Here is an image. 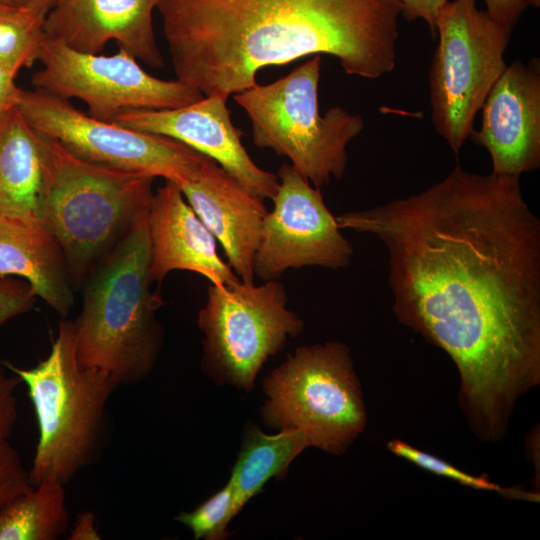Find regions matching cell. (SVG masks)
Instances as JSON below:
<instances>
[{
	"mask_svg": "<svg viewBox=\"0 0 540 540\" xmlns=\"http://www.w3.org/2000/svg\"><path fill=\"white\" fill-rule=\"evenodd\" d=\"M46 15L27 5L0 14V63L21 70L38 62Z\"/></svg>",
	"mask_w": 540,
	"mask_h": 540,
	"instance_id": "22",
	"label": "cell"
},
{
	"mask_svg": "<svg viewBox=\"0 0 540 540\" xmlns=\"http://www.w3.org/2000/svg\"><path fill=\"white\" fill-rule=\"evenodd\" d=\"M33 486L17 451L8 441L0 444V509Z\"/></svg>",
	"mask_w": 540,
	"mask_h": 540,
	"instance_id": "25",
	"label": "cell"
},
{
	"mask_svg": "<svg viewBox=\"0 0 540 540\" xmlns=\"http://www.w3.org/2000/svg\"><path fill=\"white\" fill-rule=\"evenodd\" d=\"M234 516V491L229 480L199 507L181 512L176 519L193 532L195 539L219 540L229 535L226 529Z\"/></svg>",
	"mask_w": 540,
	"mask_h": 540,
	"instance_id": "24",
	"label": "cell"
},
{
	"mask_svg": "<svg viewBox=\"0 0 540 540\" xmlns=\"http://www.w3.org/2000/svg\"><path fill=\"white\" fill-rule=\"evenodd\" d=\"M38 62L42 68L32 76L35 89L88 107V114L112 121L133 110L174 109L204 96L179 80H163L147 73L138 60L119 48L112 55L75 50L45 34Z\"/></svg>",
	"mask_w": 540,
	"mask_h": 540,
	"instance_id": "11",
	"label": "cell"
},
{
	"mask_svg": "<svg viewBox=\"0 0 540 540\" xmlns=\"http://www.w3.org/2000/svg\"><path fill=\"white\" fill-rule=\"evenodd\" d=\"M470 137L490 155L493 174L521 177L540 167V61L507 65L482 107Z\"/></svg>",
	"mask_w": 540,
	"mask_h": 540,
	"instance_id": "14",
	"label": "cell"
},
{
	"mask_svg": "<svg viewBox=\"0 0 540 540\" xmlns=\"http://www.w3.org/2000/svg\"><path fill=\"white\" fill-rule=\"evenodd\" d=\"M159 0H58L45 17L47 37L87 53H100L114 41L137 60L163 66L154 29Z\"/></svg>",
	"mask_w": 540,
	"mask_h": 540,
	"instance_id": "15",
	"label": "cell"
},
{
	"mask_svg": "<svg viewBox=\"0 0 540 540\" xmlns=\"http://www.w3.org/2000/svg\"><path fill=\"white\" fill-rule=\"evenodd\" d=\"M477 0L447 1L435 26L439 42L429 71L432 124L458 154L474 120L507 64L512 31L495 22Z\"/></svg>",
	"mask_w": 540,
	"mask_h": 540,
	"instance_id": "8",
	"label": "cell"
},
{
	"mask_svg": "<svg viewBox=\"0 0 540 540\" xmlns=\"http://www.w3.org/2000/svg\"><path fill=\"white\" fill-rule=\"evenodd\" d=\"M42 177L39 134L16 108L0 126V216L36 218Z\"/></svg>",
	"mask_w": 540,
	"mask_h": 540,
	"instance_id": "19",
	"label": "cell"
},
{
	"mask_svg": "<svg viewBox=\"0 0 540 540\" xmlns=\"http://www.w3.org/2000/svg\"><path fill=\"white\" fill-rule=\"evenodd\" d=\"M387 449L394 455L401 457L426 471L449 478L461 485L477 490L499 492L504 497L508 498L534 502L539 501V494L525 492L519 489L502 488L485 477L469 474L453 464H450L433 454L421 451L402 440L394 439L389 441Z\"/></svg>",
	"mask_w": 540,
	"mask_h": 540,
	"instance_id": "23",
	"label": "cell"
},
{
	"mask_svg": "<svg viewBox=\"0 0 540 540\" xmlns=\"http://www.w3.org/2000/svg\"><path fill=\"white\" fill-rule=\"evenodd\" d=\"M402 14L407 20L421 19L426 22L433 38L436 37V18L448 0H399Z\"/></svg>",
	"mask_w": 540,
	"mask_h": 540,
	"instance_id": "30",
	"label": "cell"
},
{
	"mask_svg": "<svg viewBox=\"0 0 540 540\" xmlns=\"http://www.w3.org/2000/svg\"><path fill=\"white\" fill-rule=\"evenodd\" d=\"M19 70L0 63V126L18 108L22 88L15 79Z\"/></svg>",
	"mask_w": 540,
	"mask_h": 540,
	"instance_id": "29",
	"label": "cell"
},
{
	"mask_svg": "<svg viewBox=\"0 0 540 540\" xmlns=\"http://www.w3.org/2000/svg\"><path fill=\"white\" fill-rule=\"evenodd\" d=\"M70 540H99L100 534L95 526V515L91 511L81 512L71 529Z\"/></svg>",
	"mask_w": 540,
	"mask_h": 540,
	"instance_id": "31",
	"label": "cell"
},
{
	"mask_svg": "<svg viewBox=\"0 0 540 540\" xmlns=\"http://www.w3.org/2000/svg\"><path fill=\"white\" fill-rule=\"evenodd\" d=\"M264 391L268 427L296 429L331 454L344 453L365 429L361 386L342 342L297 348L265 379Z\"/></svg>",
	"mask_w": 540,
	"mask_h": 540,
	"instance_id": "7",
	"label": "cell"
},
{
	"mask_svg": "<svg viewBox=\"0 0 540 540\" xmlns=\"http://www.w3.org/2000/svg\"><path fill=\"white\" fill-rule=\"evenodd\" d=\"M484 2L487 14L510 31L527 8L540 5V0H484Z\"/></svg>",
	"mask_w": 540,
	"mask_h": 540,
	"instance_id": "28",
	"label": "cell"
},
{
	"mask_svg": "<svg viewBox=\"0 0 540 540\" xmlns=\"http://www.w3.org/2000/svg\"><path fill=\"white\" fill-rule=\"evenodd\" d=\"M320 71L314 55L274 82L234 94L251 121L253 143L287 157L319 189L344 175L347 146L364 129L362 117L342 107L320 114Z\"/></svg>",
	"mask_w": 540,
	"mask_h": 540,
	"instance_id": "6",
	"label": "cell"
},
{
	"mask_svg": "<svg viewBox=\"0 0 540 540\" xmlns=\"http://www.w3.org/2000/svg\"><path fill=\"white\" fill-rule=\"evenodd\" d=\"M178 186L222 246L236 276L243 282H254L253 260L268 212L264 199L209 157L193 178Z\"/></svg>",
	"mask_w": 540,
	"mask_h": 540,
	"instance_id": "16",
	"label": "cell"
},
{
	"mask_svg": "<svg viewBox=\"0 0 540 540\" xmlns=\"http://www.w3.org/2000/svg\"><path fill=\"white\" fill-rule=\"evenodd\" d=\"M11 6H15V5H7L0 2V14L6 11L7 9H9Z\"/></svg>",
	"mask_w": 540,
	"mask_h": 540,
	"instance_id": "33",
	"label": "cell"
},
{
	"mask_svg": "<svg viewBox=\"0 0 540 540\" xmlns=\"http://www.w3.org/2000/svg\"><path fill=\"white\" fill-rule=\"evenodd\" d=\"M21 378L0 360V444L8 441L18 418L16 389Z\"/></svg>",
	"mask_w": 540,
	"mask_h": 540,
	"instance_id": "27",
	"label": "cell"
},
{
	"mask_svg": "<svg viewBox=\"0 0 540 540\" xmlns=\"http://www.w3.org/2000/svg\"><path fill=\"white\" fill-rule=\"evenodd\" d=\"M226 101L221 96L210 95L174 109L128 111L112 121L181 142L213 159L262 199L272 200L279 179L252 160L241 141L244 133L233 124Z\"/></svg>",
	"mask_w": 540,
	"mask_h": 540,
	"instance_id": "13",
	"label": "cell"
},
{
	"mask_svg": "<svg viewBox=\"0 0 540 540\" xmlns=\"http://www.w3.org/2000/svg\"><path fill=\"white\" fill-rule=\"evenodd\" d=\"M0 275L25 280L62 316L73 306V282L63 252L36 218L0 216Z\"/></svg>",
	"mask_w": 540,
	"mask_h": 540,
	"instance_id": "18",
	"label": "cell"
},
{
	"mask_svg": "<svg viewBox=\"0 0 540 540\" xmlns=\"http://www.w3.org/2000/svg\"><path fill=\"white\" fill-rule=\"evenodd\" d=\"M287 303L285 285L278 279L259 285L241 280L211 284L197 319L204 367L251 390L264 363L303 330V320Z\"/></svg>",
	"mask_w": 540,
	"mask_h": 540,
	"instance_id": "9",
	"label": "cell"
},
{
	"mask_svg": "<svg viewBox=\"0 0 540 540\" xmlns=\"http://www.w3.org/2000/svg\"><path fill=\"white\" fill-rule=\"evenodd\" d=\"M6 364L27 386L37 418L30 482L52 477L65 484L97 455L106 406L118 385L106 373L79 363L70 320L59 323L49 354L36 366Z\"/></svg>",
	"mask_w": 540,
	"mask_h": 540,
	"instance_id": "5",
	"label": "cell"
},
{
	"mask_svg": "<svg viewBox=\"0 0 540 540\" xmlns=\"http://www.w3.org/2000/svg\"><path fill=\"white\" fill-rule=\"evenodd\" d=\"M279 185L267 212L253 260L254 276L276 280L289 269L347 267L352 244L314 187L291 164L278 171Z\"/></svg>",
	"mask_w": 540,
	"mask_h": 540,
	"instance_id": "12",
	"label": "cell"
},
{
	"mask_svg": "<svg viewBox=\"0 0 540 540\" xmlns=\"http://www.w3.org/2000/svg\"><path fill=\"white\" fill-rule=\"evenodd\" d=\"M165 181L153 194L148 209L152 283L162 282L176 270L198 273L219 286L240 280L219 256L217 240L188 204L179 186Z\"/></svg>",
	"mask_w": 540,
	"mask_h": 540,
	"instance_id": "17",
	"label": "cell"
},
{
	"mask_svg": "<svg viewBox=\"0 0 540 540\" xmlns=\"http://www.w3.org/2000/svg\"><path fill=\"white\" fill-rule=\"evenodd\" d=\"M309 446L306 437L296 429L285 428L268 435L250 426L229 479L236 515L268 480L283 476L291 462Z\"/></svg>",
	"mask_w": 540,
	"mask_h": 540,
	"instance_id": "20",
	"label": "cell"
},
{
	"mask_svg": "<svg viewBox=\"0 0 540 540\" xmlns=\"http://www.w3.org/2000/svg\"><path fill=\"white\" fill-rule=\"evenodd\" d=\"M11 1L16 6L24 5L27 2V0H11Z\"/></svg>",
	"mask_w": 540,
	"mask_h": 540,
	"instance_id": "34",
	"label": "cell"
},
{
	"mask_svg": "<svg viewBox=\"0 0 540 540\" xmlns=\"http://www.w3.org/2000/svg\"><path fill=\"white\" fill-rule=\"evenodd\" d=\"M38 134L43 177L36 219L59 244L73 285H80L149 209L155 177L83 160Z\"/></svg>",
	"mask_w": 540,
	"mask_h": 540,
	"instance_id": "4",
	"label": "cell"
},
{
	"mask_svg": "<svg viewBox=\"0 0 540 540\" xmlns=\"http://www.w3.org/2000/svg\"><path fill=\"white\" fill-rule=\"evenodd\" d=\"M149 267L147 210L91 270L72 321L79 363L118 386L146 378L162 346L156 312L164 301L151 291Z\"/></svg>",
	"mask_w": 540,
	"mask_h": 540,
	"instance_id": "3",
	"label": "cell"
},
{
	"mask_svg": "<svg viewBox=\"0 0 540 540\" xmlns=\"http://www.w3.org/2000/svg\"><path fill=\"white\" fill-rule=\"evenodd\" d=\"M58 2V0H27L25 5L34 10L47 15L50 9Z\"/></svg>",
	"mask_w": 540,
	"mask_h": 540,
	"instance_id": "32",
	"label": "cell"
},
{
	"mask_svg": "<svg viewBox=\"0 0 540 540\" xmlns=\"http://www.w3.org/2000/svg\"><path fill=\"white\" fill-rule=\"evenodd\" d=\"M36 298L25 280L0 275V326L15 316L30 311Z\"/></svg>",
	"mask_w": 540,
	"mask_h": 540,
	"instance_id": "26",
	"label": "cell"
},
{
	"mask_svg": "<svg viewBox=\"0 0 540 540\" xmlns=\"http://www.w3.org/2000/svg\"><path fill=\"white\" fill-rule=\"evenodd\" d=\"M0 2L7 4V5H14L11 0H0Z\"/></svg>",
	"mask_w": 540,
	"mask_h": 540,
	"instance_id": "35",
	"label": "cell"
},
{
	"mask_svg": "<svg viewBox=\"0 0 540 540\" xmlns=\"http://www.w3.org/2000/svg\"><path fill=\"white\" fill-rule=\"evenodd\" d=\"M176 79L228 99L259 70L309 55L367 79L396 64L399 0H159Z\"/></svg>",
	"mask_w": 540,
	"mask_h": 540,
	"instance_id": "2",
	"label": "cell"
},
{
	"mask_svg": "<svg viewBox=\"0 0 540 540\" xmlns=\"http://www.w3.org/2000/svg\"><path fill=\"white\" fill-rule=\"evenodd\" d=\"M336 220L382 243L397 320L454 362L472 432L501 440L540 383V220L520 177L457 165L417 194Z\"/></svg>",
	"mask_w": 540,
	"mask_h": 540,
	"instance_id": "1",
	"label": "cell"
},
{
	"mask_svg": "<svg viewBox=\"0 0 540 540\" xmlns=\"http://www.w3.org/2000/svg\"><path fill=\"white\" fill-rule=\"evenodd\" d=\"M18 109L32 129L83 160L177 185L193 178L207 157L171 138L85 114L69 100L35 88L22 89Z\"/></svg>",
	"mask_w": 540,
	"mask_h": 540,
	"instance_id": "10",
	"label": "cell"
},
{
	"mask_svg": "<svg viewBox=\"0 0 540 540\" xmlns=\"http://www.w3.org/2000/svg\"><path fill=\"white\" fill-rule=\"evenodd\" d=\"M68 521L64 484L45 478L0 509V540H55Z\"/></svg>",
	"mask_w": 540,
	"mask_h": 540,
	"instance_id": "21",
	"label": "cell"
}]
</instances>
